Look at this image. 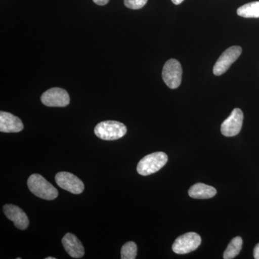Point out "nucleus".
I'll return each instance as SVG.
<instances>
[{
	"label": "nucleus",
	"instance_id": "obj_1",
	"mask_svg": "<svg viewBox=\"0 0 259 259\" xmlns=\"http://www.w3.org/2000/svg\"><path fill=\"white\" fill-rule=\"evenodd\" d=\"M28 187L34 195L46 200H53L59 195V192L55 187L37 174H34L29 177Z\"/></svg>",
	"mask_w": 259,
	"mask_h": 259
},
{
	"label": "nucleus",
	"instance_id": "obj_2",
	"mask_svg": "<svg viewBox=\"0 0 259 259\" xmlns=\"http://www.w3.org/2000/svg\"><path fill=\"white\" fill-rule=\"evenodd\" d=\"M127 133V127L122 122L107 120L97 124L95 134L97 137L105 141H115L123 137Z\"/></svg>",
	"mask_w": 259,
	"mask_h": 259
},
{
	"label": "nucleus",
	"instance_id": "obj_3",
	"mask_svg": "<svg viewBox=\"0 0 259 259\" xmlns=\"http://www.w3.org/2000/svg\"><path fill=\"white\" fill-rule=\"evenodd\" d=\"M168 161V156L163 152L148 154L139 161L137 171L142 176H148L159 171Z\"/></svg>",
	"mask_w": 259,
	"mask_h": 259
},
{
	"label": "nucleus",
	"instance_id": "obj_4",
	"mask_svg": "<svg viewBox=\"0 0 259 259\" xmlns=\"http://www.w3.org/2000/svg\"><path fill=\"white\" fill-rule=\"evenodd\" d=\"M182 65L177 59H171L166 61L162 71V78L163 81L170 89L175 90L180 86L182 82Z\"/></svg>",
	"mask_w": 259,
	"mask_h": 259
},
{
	"label": "nucleus",
	"instance_id": "obj_5",
	"mask_svg": "<svg viewBox=\"0 0 259 259\" xmlns=\"http://www.w3.org/2000/svg\"><path fill=\"white\" fill-rule=\"evenodd\" d=\"M201 237L194 232L185 233L175 240L172 250L177 254H187L198 248L201 244Z\"/></svg>",
	"mask_w": 259,
	"mask_h": 259
},
{
	"label": "nucleus",
	"instance_id": "obj_6",
	"mask_svg": "<svg viewBox=\"0 0 259 259\" xmlns=\"http://www.w3.org/2000/svg\"><path fill=\"white\" fill-rule=\"evenodd\" d=\"M241 47L235 46L228 48L221 54L219 59L213 67V74L215 76H221L226 73L232 64L241 56Z\"/></svg>",
	"mask_w": 259,
	"mask_h": 259
},
{
	"label": "nucleus",
	"instance_id": "obj_7",
	"mask_svg": "<svg viewBox=\"0 0 259 259\" xmlns=\"http://www.w3.org/2000/svg\"><path fill=\"white\" fill-rule=\"evenodd\" d=\"M55 180L56 184L61 189L72 194H79L82 193L84 190L82 181L69 172H59L56 175Z\"/></svg>",
	"mask_w": 259,
	"mask_h": 259
},
{
	"label": "nucleus",
	"instance_id": "obj_8",
	"mask_svg": "<svg viewBox=\"0 0 259 259\" xmlns=\"http://www.w3.org/2000/svg\"><path fill=\"white\" fill-rule=\"evenodd\" d=\"M42 103L47 107H64L69 105L70 98L66 90L61 88H51L42 94Z\"/></svg>",
	"mask_w": 259,
	"mask_h": 259
},
{
	"label": "nucleus",
	"instance_id": "obj_9",
	"mask_svg": "<svg viewBox=\"0 0 259 259\" xmlns=\"http://www.w3.org/2000/svg\"><path fill=\"white\" fill-rule=\"evenodd\" d=\"M243 121V113L241 109H234L229 117L223 121L221 125V133L226 137L237 136L241 131Z\"/></svg>",
	"mask_w": 259,
	"mask_h": 259
},
{
	"label": "nucleus",
	"instance_id": "obj_10",
	"mask_svg": "<svg viewBox=\"0 0 259 259\" xmlns=\"http://www.w3.org/2000/svg\"><path fill=\"white\" fill-rule=\"evenodd\" d=\"M3 211L6 217L13 221L16 228L20 230H25L29 226V219L23 209L14 204H5Z\"/></svg>",
	"mask_w": 259,
	"mask_h": 259
},
{
	"label": "nucleus",
	"instance_id": "obj_11",
	"mask_svg": "<svg viewBox=\"0 0 259 259\" xmlns=\"http://www.w3.org/2000/svg\"><path fill=\"white\" fill-rule=\"evenodd\" d=\"M23 128V122L17 116L10 112H0V131L2 133H19Z\"/></svg>",
	"mask_w": 259,
	"mask_h": 259
},
{
	"label": "nucleus",
	"instance_id": "obj_12",
	"mask_svg": "<svg viewBox=\"0 0 259 259\" xmlns=\"http://www.w3.org/2000/svg\"><path fill=\"white\" fill-rule=\"evenodd\" d=\"M64 249L70 256L74 258H82L84 255V248L77 237L72 233H68L62 238Z\"/></svg>",
	"mask_w": 259,
	"mask_h": 259
},
{
	"label": "nucleus",
	"instance_id": "obj_13",
	"mask_svg": "<svg viewBox=\"0 0 259 259\" xmlns=\"http://www.w3.org/2000/svg\"><path fill=\"white\" fill-rule=\"evenodd\" d=\"M189 195L194 199H209L214 197L217 190L212 187L203 183H197L189 190Z\"/></svg>",
	"mask_w": 259,
	"mask_h": 259
},
{
	"label": "nucleus",
	"instance_id": "obj_14",
	"mask_svg": "<svg viewBox=\"0 0 259 259\" xmlns=\"http://www.w3.org/2000/svg\"><path fill=\"white\" fill-rule=\"evenodd\" d=\"M237 14L245 18H259V1L247 3L237 10Z\"/></svg>",
	"mask_w": 259,
	"mask_h": 259
},
{
	"label": "nucleus",
	"instance_id": "obj_15",
	"mask_svg": "<svg viewBox=\"0 0 259 259\" xmlns=\"http://www.w3.org/2000/svg\"><path fill=\"white\" fill-rule=\"evenodd\" d=\"M242 245H243V240H242L241 237L237 236L236 238H233L223 253V258H236L241 250Z\"/></svg>",
	"mask_w": 259,
	"mask_h": 259
},
{
	"label": "nucleus",
	"instance_id": "obj_16",
	"mask_svg": "<svg viewBox=\"0 0 259 259\" xmlns=\"http://www.w3.org/2000/svg\"><path fill=\"white\" fill-rule=\"evenodd\" d=\"M137 255V245L133 241L127 242L122 245L121 249V258L135 259Z\"/></svg>",
	"mask_w": 259,
	"mask_h": 259
},
{
	"label": "nucleus",
	"instance_id": "obj_17",
	"mask_svg": "<svg viewBox=\"0 0 259 259\" xmlns=\"http://www.w3.org/2000/svg\"><path fill=\"white\" fill-rule=\"evenodd\" d=\"M148 0H124V4L131 10H139L144 8Z\"/></svg>",
	"mask_w": 259,
	"mask_h": 259
},
{
	"label": "nucleus",
	"instance_id": "obj_18",
	"mask_svg": "<svg viewBox=\"0 0 259 259\" xmlns=\"http://www.w3.org/2000/svg\"><path fill=\"white\" fill-rule=\"evenodd\" d=\"M109 1H110V0H93L95 4L100 5V6L107 5V3H109Z\"/></svg>",
	"mask_w": 259,
	"mask_h": 259
},
{
	"label": "nucleus",
	"instance_id": "obj_19",
	"mask_svg": "<svg viewBox=\"0 0 259 259\" xmlns=\"http://www.w3.org/2000/svg\"><path fill=\"white\" fill-rule=\"evenodd\" d=\"M253 256L255 259H259V243L255 245L253 250Z\"/></svg>",
	"mask_w": 259,
	"mask_h": 259
},
{
	"label": "nucleus",
	"instance_id": "obj_20",
	"mask_svg": "<svg viewBox=\"0 0 259 259\" xmlns=\"http://www.w3.org/2000/svg\"><path fill=\"white\" fill-rule=\"evenodd\" d=\"M172 3L175 5H180L181 3H183L185 0H171Z\"/></svg>",
	"mask_w": 259,
	"mask_h": 259
},
{
	"label": "nucleus",
	"instance_id": "obj_21",
	"mask_svg": "<svg viewBox=\"0 0 259 259\" xmlns=\"http://www.w3.org/2000/svg\"><path fill=\"white\" fill-rule=\"evenodd\" d=\"M46 259H56V258H54V257H47Z\"/></svg>",
	"mask_w": 259,
	"mask_h": 259
}]
</instances>
